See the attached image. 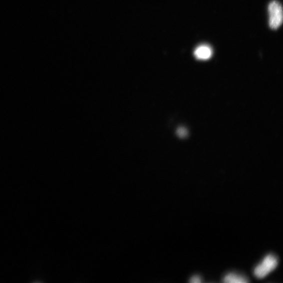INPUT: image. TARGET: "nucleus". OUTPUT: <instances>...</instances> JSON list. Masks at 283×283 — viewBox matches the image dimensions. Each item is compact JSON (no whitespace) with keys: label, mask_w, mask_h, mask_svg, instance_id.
I'll return each mask as SVG.
<instances>
[{"label":"nucleus","mask_w":283,"mask_h":283,"mask_svg":"<svg viewBox=\"0 0 283 283\" xmlns=\"http://www.w3.org/2000/svg\"><path fill=\"white\" fill-rule=\"evenodd\" d=\"M278 265V260L274 255L267 256L255 269V276L258 279H264L275 270Z\"/></svg>","instance_id":"nucleus-1"},{"label":"nucleus","mask_w":283,"mask_h":283,"mask_svg":"<svg viewBox=\"0 0 283 283\" xmlns=\"http://www.w3.org/2000/svg\"><path fill=\"white\" fill-rule=\"evenodd\" d=\"M269 24L271 28L277 29L283 23V8L280 2L277 1L271 2L269 5Z\"/></svg>","instance_id":"nucleus-2"},{"label":"nucleus","mask_w":283,"mask_h":283,"mask_svg":"<svg viewBox=\"0 0 283 283\" xmlns=\"http://www.w3.org/2000/svg\"><path fill=\"white\" fill-rule=\"evenodd\" d=\"M213 50L207 45L199 46L194 51L195 57L199 60H207L212 56Z\"/></svg>","instance_id":"nucleus-3"},{"label":"nucleus","mask_w":283,"mask_h":283,"mask_svg":"<svg viewBox=\"0 0 283 283\" xmlns=\"http://www.w3.org/2000/svg\"><path fill=\"white\" fill-rule=\"evenodd\" d=\"M224 282L227 283H245L249 282L245 277L234 274H230L224 279Z\"/></svg>","instance_id":"nucleus-4"},{"label":"nucleus","mask_w":283,"mask_h":283,"mask_svg":"<svg viewBox=\"0 0 283 283\" xmlns=\"http://www.w3.org/2000/svg\"><path fill=\"white\" fill-rule=\"evenodd\" d=\"M177 134L179 137H184L187 135V131L184 128H179L177 131Z\"/></svg>","instance_id":"nucleus-5"},{"label":"nucleus","mask_w":283,"mask_h":283,"mask_svg":"<svg viewBox=\"0 0 283 283\" xmlns=\"http://www.w3.org/2000/svg\"><path fill=\"white\" fill-rule=\"evenodd\" d=\"M190 282L192 283H201L202 279L200 277L194 276L190 279Z\"/></svg>","instance_id":"nucleus-6"}]
</instances>
